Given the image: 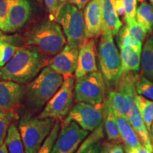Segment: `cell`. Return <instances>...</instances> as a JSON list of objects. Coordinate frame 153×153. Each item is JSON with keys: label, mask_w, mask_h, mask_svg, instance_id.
Wrapping results in <instances>:
<instances>
[{"label": "cell", "mask_w": 153, "mask_h": 153, "mask_svg": "<svg viewBox=\"0 0 153 153\" xmlns=\"http://www.w3.org/2000/svg\"><path fill=\"white\" fill-rule=\"evenodd\" d=\"M49 63L35 47H19L14 56L0 68V79L25 85L33 80Z\"/></svg>", "instance_id": "1"}, {"label": "cell", "mask_w": 153, "mask_h": 153, "mask_svg": "<svg viewBox=\"0 0 153 153\" xmlns=\"http://www.w3.org/2000/svg\"><path fill=\"white\" fill-rule=\"evenodd\" d=\"M64 81V76L49 65L45 66L33 80L26 86L25 104L30 111H42L58 91Z\"/></svg>", "instance_id": "2"}, {"label": "cell", "mask_w": 153, "mask_h": 153, "mask_svg": "<svg viewBox=\"0 0 153 153\" xmlns=\"http://www.w3.org/2000/svg\"><path fill=\"white\" fill-rule=\"evenodd\" d=\"M24 41L42 54L55 56L65 46L67 39L60 24L50 19L38 22L28 29Z\"/></svg>", "instance_id": "3"}, {"label": "cell", "mask_w": 153, "mask_h": 153, "mask_svg": "<svg viewBox=\"0 0 153 153\" xmlns=\"http://www.w3.org/2000/svg\"><path fill=\"white\" fill-rule=\"evenodd\" d=\"M56 120L39 118L30 113L24 114L19 120L18 128L26 153H37L52 131Z\"/></svg>", "instance_id": "4"}, {"label": "cell", "mask_w": 153, "mask_h": 153, "mask_svg": "<svg viewBox=\"0 0 153 153\" xmlns=\"http://www.w3.org/2000/svg\"><path fill=\"white\" fill-rule=\"evenodd\" d=\"M98 57L101 74L108 87H116L122 76L121 60L114 36L101 33L98 46Z\"/></svg>", "instance_id": "5"}, {"label": "cell", "mask_w": 153, "mask_h": 153, "mask_svg": "<svg viewBox=\"0 0 153 153\" xmlns=\"http://www.w3.org/2000/svg\"><path fill=\"white\" fill-rule=\"evenodd\" d=\"M55 21L62 28L68 45L80 48L86 41L85 17L82 10L68 1L59 9Z\"/></svg>", "instance_id": "6"}, {"label": "cell", "mask_w": 153, "mask_h": 153, "mask_svg": "<svg viewBox=\"0 0 153 153\" xmlns=\"http://www.w3.org/2000/svg\"><path fill=\"white\" fill-rule=\"evenodd\" d=\"M74 77L73 75L64 76V81L58 91L52 97L38 117L62 120L72 108L74 98Z\"/></svg>", "instance_id": "7"}, {"label": "cell", "mask_w": 153, "mask_h": 153, "mask_svg": "<svg viewBox=\"0 0 153 153\" xmlns=\"http://www.w3.org/2000/svg\"><path fill=\"white\" fill-rule=\"evenodd\" d=\"M106 84L99 71L91 72L76 79L74 98L76 103L89 104H102L105 99Z\"/></svg>", "instance_id": "8"}, {"label": "cell", "mask_w": 153, "mask_h": 153, "mask_svg": "<svg viewBox=\"0 0 153 153\" xmlns=\"http://www.w3.org/2000/svg\"><path fill=\"white\" fill-rule=\"evenodd\" d=\"M104 120V106L102 104H89L77 103L71 108L62 125L74 121L82 129L94 131Z\"/></svg>", "instance_id": "9"}, {"label": "cell", "mask_w": 153, "mask_h": 153, "mask_svg": "<svg viewBox=\"0 0 153 153\" xmlns=\"http://www.w3.org/2000/svg\"><path fill=\"white\" fill-rule=\"evenodd\" d=\"M75 122L61 125V129L51 153H74L89 135Z\"/></svg>", "instance_id": "10"}, {"label": "cell", "mask_w": 153, "mask_h": 153, "mask_svg": "<svg viewBox=\"0 0 153 153\" xmlns=\"http://www.w3.org/2000/svg\"><path fill=\"white\" fill-rule=\"evenodd\" d=\"M7 19L3 31L14 33L26 24L31 16V5L28 0H7Z\"/></svg>", "instance_id": "11"}, {"label": "cell", "mask_w": 153, "mask_h": 153, "mask_svg": "<svg viewBox=\"0 0 153 153\" xmlns=\"http://www.w3.org/2000/svg\"><path fill=\"white\" fill-rule=\"evenodd\" d=\"M25 91L24 85L0 79V111L14 112L24 100Z\"/></svg>", "instance_id": "12"}, {"label": "cell", "mask_w": 153, "mask_h": 153, "mask_svg": "<svg viewBox=\"0 0 153 153\" xmlns=\"http://www.w3.org/2000/svg\"><path fill=\"white\" fill-rule=\"evenodd\" d=\"M79 51V48H74L66 44L60 53L49 60L48 65L61 75H72L77 66Z\"/></svg>", "instance_id": "13"}, {"label": "cell", "mask_w": 153, "mask_h": 153, "mask_svg": "<svg viewBox=\"0 0 153 153\" xmlns=\"http://www.w3.org/2000/svg\"><path fill=\"white\" fill-rule=\"evenodd\" d=\"M98 71L96 62V47L93 38L87 39L80 46L77 66L75 72L76 79H79L91 72Z\"/></svg>", "instance_id": "14"}, {"label": "cell", "mask_w": 153, "mask_h": 153, "mask_svg": "<svg viewBox=\"0 0 153 153\" xmlns=\"http://www.w3.org/2000/svg\"><path fill=\"white\" fill-rule=\"evenodd\" d=\"M86 40L94 38L101 34L102 0H91L84 11Z\"/></svg>", "instance_id": "15"}, {"label": "cell", "mask_w": 153, "mask_h": 153, "mask_svg": "<svg viewBox=\"0 0 153 153\" xmlns=\"http://www.w3.org/2000/svg\"><path fill=\"white\" fill-rule=\"evenodd\" d=\"M122 24L116 7V0H102L101 33L117 35Z\"/></svg>", "instance_id": "16"}, {"label": "cell", "mask_w": 153, "mask_h": 153, "mask_svg": "<svg viewBox=\"0 0 153 153\" xmlns=\"http://www.w3.org/2000/svg\"><path fill=\"white\" fill-rule=\"evenodd\" d=\"M120 55L121 60L122 74L128 72L137 73L140 66L141 53L131 45H119Z\"/></svg>", "instance_id": "17"}, {"label": "cell", "mask_w": 153, "mask_h": 153, "mask_svg": "<svg viewBox=\"0 0 153 153\" xmlns=\"http://www.w3.org/2000/svg\"><path fill=\"white\" fill-rule=\"evenodd\" d=\"M103 106H104V127L108 140L112 142L122 141L119 128L116 120V113L106 98L103 102Z\"/></svg>", "instance_id": "18"}, {"label": "cell", "mask_w": 153, "mask_h": 153, "mask_svg": "<svg viewBox=\"0 0 153 153\" xmlns=\"http://www.w3.org/2000/svg\"><path fill=\"white\" fill-rule=\"evenodd\" d=\"M116 116L122 142H123L126 146L132 147V148L142 146L143 145L140 139L133 126L130 123L128 118L118 114H116Z\"/></svg>", "instance_id": "19"}, {"label": "cell", "mask_w": 153, "mask_h": 153, "mask_svg": "<svg viewBox=\"0 0 153 153\" xmlns=\"http://www.w3.org/2000/svg\"><path fill=\"white\" fill-rule=\"evenodd\" d=\"M140 65L142 75L153 81V36L148 38L142 50Z\"/></svg>", "instance_id": "20"}, {"label": "cell", "mask_w": 153, "mask_h": 153, "mask_svg": "<svg viewBox=\"0 0 153 153\" xmlns=\"http://www.w3.org/2000/svg\"><path fill=\"white\" fill-rule=\"evenodd\" d=\"M106 99L109 101L116 114L128 118L130 113V105L126 95L121 91L108 89Z\"/></svg>", "instance_id": "21"}, {"label": "cell", "mask_w": 153, "mask_h": 153, "mask_svg": "<svg viewBox=\"0 0 153 153\" xmlns=\"http://www.w3.org/2000/svg\"><path fill=\"white\" fill-rule=\"evenodd\" d=\"M9 153H26L18 126L15 121L11 124L5 140Z\"/></svg>", "instance_id": "22"}, {"label": "cell", "mask_w": 153, "mask_h": 153, "mask_svg": "<svg viewBox=\"0 0 153 153\" xmlns=\"http://www.w3.org/2000/svg\"><path fill=\"white\" fill-rule=\"evenodd\" d=\"M135 101L149 132L153 122V101L136 93Z\"/></svg>", "instance_id": "23"}, {"label": "cell", "mask_w": 153, "mask_h": 153, "mask_svg": "<svg viewBox=\"0 0 153 153\" xmlns=\"http://www.w3.org/2000/svg\"><path fill=\"white\" fill-rule=\"evenodd\" d=\"M136 21L147 33L153 30V8L147 2L141 4L137 8Z\"/></svg>", "instance_id": "24"}, {"label": "cell", "mask_w": 153, "mask_h": 153, "mask_svg": "<svg viewBox=\"0 0 153 153\" xmlns=\"http://www.w3.org/2000/svg\"><path fill=\"white\" fill-rule=\"evenodd\" d=\"M130 36L133 42L134 46L137 49L142 50L143 42L144 41L145 36L147 35L146 31L140 25L136 20L133 21L129 24H126Z\"/></svg>", "instance_id": "25"}, {"label": "cell", "mask_w": 153, "mask_h": 153, "mask_svg": "<svg viewBox=\"0 0 153 153\" xmlns=\"http://www.w3.org/2000/svg\"><path fill=\"white\" fill-rule=\"evenodd\" d=\"M17 118L18 116L15 112L0 111V145L5 142L9 127Z\"/></svg>", "instance_id": "26"}, {"label": "cell", "mask_w": 153, "mask_h": 153, "mask_svg": "<svg viewBox=\"0 0 153 153\" xmlns=\"http://www.w3.org/2000/svg\"><path fill=\"white\" fill-rule=\"evenodd\" d=\"M135 91L137 94L153 101V81L144 76H137L135 83Z\"/></svg>", "instance_id": "27"}, {"label": "cell", "mask_w": 153, "mask_h": 153, "mask_svg": "<svg viewBox=\"0 0 153 153\" xmlns=\"http://www.w3.org/2000/svg\"><path fill=\"white\" fill-rule=\"evenodd\" d=\"M61 128L60 122L59 120H56L54 126H53L52 131L45 140L44 143L42 145L41 148L38 151L37 153H51L52 150L53 145H54L55 140H56L57 135L60 133Z\"/></svg>", "instance_id": "28"}, {"label": "cell", "mask_w": 153, "mask_h": 153, "mask_svg": "<svg viewBox=\"0 0 153 153\" xmlns=\"http://www.w3.org/2000/svg\"><path fill=\"white\" fill-rule=\"evenodd\" d=\"M18 48L17 45L9 42H0V68L11 60Z\"/></svg>", "instance_id": "29"}, {"label": "cell", "mask_w": 153, "mask_h": 153, "mask_svg": "<svg viewBox=\"0 0 153 153\" xmlns=\"http://www.w3.org/2000/svg\"><path fill=\"white\" fill-rule=\"evenodd\" d=\"M103 123L99 126V128H97V129L92 131L90 135H89L84 140V141L82 142L79 148H77V150L75 151L74 153H82L86 148H88L89 146H90L91 145L94 144V143L99 142L101 139L103 138L104 137V133H103Z\"/></svg>", "instance_id": "30"}, {"label": "cell", "mask_w": 153, "mask_h": 153, "mask_svg": "<svg viewBox=\"0 0 153 153\" xmlns=\"http://www.w3.org/2000/svg\"><path fill=\"white\" fill-rule=\"evenodd\" d=\"M124 19L126 24L136 20L137 0H123Z\"/></svg>", "instance_id": "31"}, {"label": "cell", "mask_w": 153, "mask_h": 153, "mask_svg": "<svg viewBox=\"0 0 153 153\" xmlns=\"http://www.w3.org/2000/svg\"><path fill=\"white\" fill-rule=\"evenodd\" d=\"M48 12L50 14L51 19L55 21V16L60 8V0H44Z\"/></svg>", "instance_id": "32"}, {"label": "cell", "mask_w": 153, "mask_h": 153, "mask_svg": "<svg viewBox=\"0 0 153 153\" xmlns=\"http://www.w3.org/2000/svg\"><path fill=\"white\" fill-rule=\"evenodd\" d=\"M7 0H0V29L3 31L7 19Z\"/></svg>", "instance_id": "33"}, {"label": "cell", "mask_w": 153, "mask_h": 153, "mask_svg": "<svg viewBox=\"0 0 153 153\" xmlns=\"http://www.w3.org/2000/svg\"><path fill=\"white\" fill-rule=\"evenodd\" d=\"M3 32L0 29V42H9L16 45L21 43V38H19L18 36H9Z\"/></svg>", "instance_id": "34"}, {"label": "cell", "mask_w": 153, "mask_h": 153, "mask_svg": "<svg viewBox=\"0 0 153 153\" xmlns=\"http://www.w3.org/2000/svg\"><path fill=\"white\" fill-rule=\"evenodd\" d=\"M124 151L125 153H153L147 148H145L143 145L136 148H132L125 145L124 147Z\"/></svg>", "instance_id": "35"}, {"label": "cell", "mask_w": 153, "mask_h": 153, "mask_svg": "<svg viewBox=\"0 0 153 153\" xmlns=\"http://www.w3.org/2000/svg\"><path fill=\"white\" fill-rule=\"evenodd\" d=\"M108 153H124L123 148L119 144H108L106 145Z\"/></svg>", "instance_id": "36"}, {"label": "cell", "mask_w": 153, "mask_h": 153, "mask_svg": "<svg viewBox=\"0 0 153 153\" xmlns=\"http://www.w3.org/2000/svg\"><path fill=\"white\" fill-rule=\"evenodd\" d=\"M101 145L99 142L94 143L85 149L82 153H99L100 152Z\"/></svg>", "instance_id": "37"}, {"label": "cell", "mask_w": 153, "mask_h": 153, "mask_svg": "<svg viewBox=\"0 0 153 153\" xmlns=\"http://www.w3.org/2000/svg\"><path fill=\"white\" fill-rule=\"evenodd\" d=\"M90 1L91 0H68V2L73 4L79 9L82 10Z\"/></svg>", "instance_id": "38"}, {"label": "cell", "mask_w": 153, "mask_h": 153, "mask_svg": "<svg viewBox=\"0 0 153 153\" xmlns=\"http://www.w3.org/2000/svg\"><path fill=\"white\" fill-rule=\"evenodd\" d=\"M0 153H9L8 149H7L5 142L1 145H0Z\"/></svg>", "instance_id": "39"}, {"label": "cell", "mask_w": 153, "mask_h": 153, "mask_svg": "<svg viewBox=\"0 0 153 153\" xmlns=\"http://www.w3.org/2000/svg\"><path fill=\"white\" fill-rule=\"evenodd\" d=\"M149 134H150V137L151 143H152V144L153 145V122H152V125H151L150 131H149Z\"/></svg>", "instance_id": "40"}, {"label": "cell", "mask_w": 153, "mask_h": 153, "mask_svg": "<svg viewBox=\"0 0 153 153\" xmlns=\"http://www.w3.org/2000/svg\"><path fill=\"white\" fill-rule=\"evenodd\" d=\"M99 153H108V149H107L106 146L104 147V148L101 149V151H100V152H99Z\"/></svg>", "instance_id": "41"}, {"label": "cell", "mask_w": 153, "mask_h": 153, "mask_svg": "<svg viewBox=\"0 0 153 153\" xmlns=\"http://www.w3.org/2000/svg\"><path fill=\"white\" fill-rule=\"evenodd\" d=\"M68 1V0H60V7L64 4L67 3Z\"/></svg>", "instance_id": "42"}, {"label": "cell", "mask_w": 153, "mask_h": 153, "mask_svg": "<svg viewBox=\"0 0 153 153\" xmlns=\"http://www.w3.org/2000/svg\"><path fill=\"white\" fill-rule=\"evenodd\" d=\"M150 3H151V4H152V8H153V0H150Z\"/></svg>", "instance_id": "43"}, {"label": "cell", "mask_w": 153, "mask_h": 153, "mask_svg": "<svg viewBox=\"0 0 153 153\" xmlns=\"http://www.w3.org/2000/svg\"><path fill=\"white\" fill-rule=\"evenodd\" d=\"M37 1H38V2L41 3V2H42V1H43V0H37Z\"/></svg>", "instance_id": "44"}, {"label": "cell", "mask_w": 153, "mask_h": 153, "mask_svg": "<svg viewBox=\"0 0 153 153\" xmlns=\"http://www.w3.org/2000/svg\"><path fill=\"white\" fill-rule=\"evenodd\" d=\"M138 1H144V0H138Z\"/></svg>", "instance_id": "45"}]
</instances>
